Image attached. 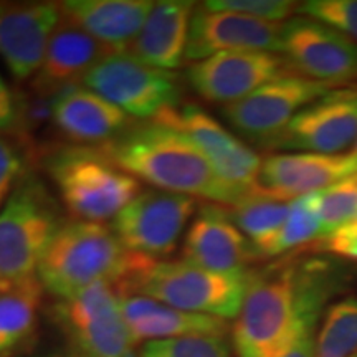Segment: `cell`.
<instances>
[{"mask_svg": "<svg viewBox=\"0 0 357 357\" xmlns=\"http://www.w3.org/2000/svg\"><path fill=\"white\" fill-rule=\"evenodd\" d=\"M118 167L153 189L231 207L243 199L229 187L202 151L184 132L158 121L132 123L113 141L98 147Z\"/></svg>", "mask_w": 357, "mask_h": 357, "instance_id": "obj_1", "label": "cell"}, {"mask_svg": "<svg viewBox=\"0 0 357 357\" xmlns=\"http://www.w3.org/2000/svg\"><path fill=\"white\" fill-rule=\"evenodd\" d=\"M287 266L252 275L248 291L235 318L234 347L238 357H280L303 321L319 312L323 283L312 273Z\"/></svg>", "mask_w": 357, "mask_h": 357, "instance_id": "obj_2", "label": "cell"}, {"mask_svg": "<svg viewBox=\"0 0 357 357\" xmlns=\"http://www.w3.org/2000/svg\"><path fill=\"white\" fill-rule=\"evenodd\" d=\"M144 260L128 252L105 223L65 222L40 261L38 280L45 291L68 300L96 283L118 288Z\"/></svg>", "mask_w": 357, "mask_h": 357, "instance_id": "obj_3", "label": "cell"}, {"mask_svg": "<svg viewBox=\"0 0 357 357\" xmlns=\"http://www.w3.org/2000/svg\"><path fill=\"white\" fill-rule=\"evenodd\" d=\"M252 273H218L181 261L144 260L118 287L119 294H142L177 310L235 319Z\"/></svg>", "mask_w": 357, "mask_h": 357, "instance_id": "obj_4", "label": "cell"}, {"mask_svg": "<svg viewBox=\"0 0 357 357\" xmlns=\"http://www.w3.org/2000/svg\"><path fill=\"white\" fill-rule=\"evenodd\" d=\"M45 167L66 211L82 222L113 220L142 187L91 146L58 147L47 155Z\"/></svg>", "mask_w": 357, "mask_h": 357, "instance_id": "obj_5", "label": "cell"}, {"mask_svg": "<svg viewBox=\"0 0 357 357\" xmlns=\"http://www.w3.org/2000/svg\"><path fill=\"white\" fill-rule=\"evenodd\" d=\"M61 225L47 187L25 174L0 208V293L38 280L40 261Z\"/></svg>", "mask_w": 357, "mask_h": 357, "instance_id": "obj_6", "label": "cell"}, {"mask_svg": "<svg viewBox=\"0 0 357 357\" xmlns=\"http://www.w3.org/2000/svg\"><path fill=\"white\" fill-rule=\"evenodd\" d=\"M82 86L108 100L129 118L151 121L178 108L181 84L176 73L141 63L128 53H109L83 78Z\"/></svg>", "mask_w": 357, "mask_h": 357, "instance_id": "obj_7", "label": "cell"}, {"mask_svg": "<svg viewBox=\"0 0 357 357\" xmlns=\"http://www.w3.org/2000/svg\"><path fill=\"white\" fill-rule=\"evenodd\" d=\"M55 314L78 357H137L114 284L96 283L60 300Z\"/></svg>", "mask_w": 357, "mask_h": 357, "instance_id": "obj_8", "label": "cell"}, {"mask_svg": "<svg viewBox=\"0 0 357 357\" xmlns=\"http://www.w3.org/2000/svg\"><path fill=\"white\" fill-rule=\"evenodd\" d=\"M195 213L194 197L146 189L113 218L111 229L128 252L159 261L176 252Z\"/></svg>", "mask_w": 357, "mask_h": 357, "instance_id": "obj_9", "label": "cell"}, {"mask_svg": "<svg viewBox=\"0 0 357 357\" xmlns=\"http://www.w3.org/2000/svg\"><path fill=\"white\" fill-rule=\"evenodd\" d=\"M336 88L339 86L291 73L266 83L243 100L223 106L222 114L243 136L271 142L303 109Z\"/></svg>", "mask_w": 357, "mask_h": 357, "instance_id": "obj_10", "label": "cell"}, {"mask_svg": "<svg viewBox=\"0 0 357 357\" xmlns=\"http://www.w3.org/2000/svg\"><path fill=\"white\" fill-rule=\"evenodd\" d=\"M151 121L184 132L202 151L217 176L242 197L257 187L263 159L202 108L194 105L171 108Z\"/></svg>", "mask_w": 357, "mask_h": 357, "instance_id": "obj_11", "label": "cell"}, {"mask_svg": "<svg viewBox=\"0 0 357 357\" xmlns=\"http://www.w3.org/2000/svg\"><path fill=\"white\" fill-rule=\"evenodd\" d=\"M281 55L296 75L314 82L339 86L357 78V43L307 17L284 22Z\"/></svg>", "mask_w": 357, "mask_h": 357, "instance_id": "obj_12", "label": "cell"}, {"mask_svg": "<svg viewBox=\"0 0 357 357\" xmlns=\"http://www.w3.org/2000/svg\"><path fill=\"white\" fill-rule=\"evenodd\" d=\"M289 71L293 70L281 53L227 52L192 63L187 79L204 100L227 106L291 75Z\"/></svg>", "mask_w": 357, "mask_h": 357, "instance_id": "obj_13", "label": "cell"}, {"mask_svg": "<svg viewBox=\"0 0 357 357\" xmlns=\"http://www.w3.org/2000/svg\"><path fill=\"white\" fill-rule=\"evenodd\" d=\"M357 141V88H336L301 111L271 141L278 151L342 154Z\"/></svg>", "mask_w": 357, "mask_h": 357, "instance_id": "obj_14", "label": "cell"}, {"mask_svg": "<svg viewBox=\"0 0 357 357\" xmlns=\"http://www.w3.org/2000/svg\"><path fill=\"white\" fill-rule=\"evenodd\" d=\"M281 47L283 24L200 6L190 20L185 60L195 63L227 52L281 53Z\"/></svg>", "mask_w": 357, "mask_h": 357, "instance_id": "obj_15", "label": "cell"}, {"mask_svg": "<svg viewBox=\"0 0 357 357\" xmlns=\"http://www.w3.org/2000/svg\"><path fill=\"white\" fill-rule=\"evenodd\" d=\"M357 174V155L283 153L263 159L253 192L291 202L303 195L318 194Z\"/></svg>", "mask_w": 357, "mask_h": 357, "instance_id": "obj_16", "label": "cell"}, {"mask_svg": "<svg viewBox=\"0 0 357 357\" xmlns=\"http://www.w3.org/2000/svg\"><path fill=\"white\" fill-rule=\"evenodd\" d=\"M60 17V3L0 2V58L17 82L35 77Z\"/></svg>", "mask_w": 357, "mask_h": 357, "instance_id": "obj_17", "label": "cell"}, {"mask_svg": "<svg viewBox=\"0 0 357 357\" xmlns=\"http://www.w3.org/2000/svg\"><path fill=\"white\" fill-rule=\"evenodd\" d=\"M253 258H258L253 245L230 212L215 204L199 208L185 231L182 260L218 273H245Z\"/></svg>", "mask_w": 357, "mask_h": 357, "instance_id": "obj_18", "label": "cell"}, {"mask_svg": "<svg viewBox=\"0 0 357 357\" xmlns=\"http://www.w3.org/2000/svg\"><path fill=\"white\" fill-rule=\"evenodd\" d=\"M109 53L114 52L65 17H60L48 40L42 65L33 77V91L53 100L66 89L79 86L89 70Z\"/></svg>", "mask_w": 357, "mask_h": 357, "instance_id": "obj_19", "label": "cell"}, {"mask_svg": "<svg viewBox=\"0 0 357 357\" xmlns=\"http://www.w3.org/2000/svg\"><path fill=\"white\" fill-rule=\"evenodd\" d=\"M52 119L70 141L91 147L116 139L134 123L124 111L82 84L53 98Z\"/></svg>", "mask_w": 357, "mask_h": 357, "instance_id": "obj_20", "label": "cell"}, {"mask_svg": "<svg viewBox=\"0 0 357 357\" xmlns=\"http://www.w3.org/2000/svg\"><path fill=\"white\" fill-rule=\"evenodd\" d=\"M151 0H68L60 13L109 50L126 53L144 26Z\"/></svg>", "mask_w": 357, "mask_h": 357, "instance_id": "obj_21", "label": "cell"}, {"mask_svg": "<svg viewBox=\"0 0 357 357\" xmlns=\"http://www.w3.org/2000/svg\"><path fill=\"white\" fill-rule=\"evenodd\" d=\"M121 310L137 346L185 336H225L229 331L225 319L177 310L142 294H121Z\"/></svg>", "mask_w": 357, "mask_h": 357, "instance_id": "obj_22", "label": "cell"}, {"mask_svg": "<svg viewBox=\"0 0 357 357\" xmlns=\"http://www.w3.org/2000/svg\"><path fill=\"white\" fill-rule=\"evenodd\" d=\"M195 3L185 0L155 2L128 55L153 68L172 71L185 60Z\"/></svg>", "mask_w": 357, "mask_h": 357, "instance_id": "obj_23", "label": "cell"}, {"mask_svg": "<svg viewBox=\"0 0 357 357\" xmlns=\"http://www.w3.org/2000/svg\"><path fill=\"white\" fill-rule=\"evenodd\" d=\"M40 280L0 293V357H15L33 341L43 301Z\"/></svg>", "mask_w": 357, "mask_h": 357, "instance_id": "obj_24", "label": "cell"}, {"mask_svg": "<svg viewBox=\"0 0 357 357\" xmlns=\"http://www.w3.org/2000/svg\"><path fill=\"white\" fill-rule=\"evenodd\" d=\"M291 202L250 192L231 205L230 217L250 240L257 253V250L270 242L281 229L291 208Z\"/></svg>", "mask_w": 357, "mask_h": 357, "instance_id": "obj_25", "label": "cell"}, {"mask_svg": "<svg viewBox=\"0 0 357 357\" xmlns=\"http://www.w3.org/2000/svg\"><path fill=\"white\" fill-rule=\"evenodd\" d=\"M321 236H323V223L316 204V194L303 195L293 200L287 220L270 242L257 250V257H280L293 248L318 242Z\"/></svg>", "mask_w": 357, "mask_h": 357, "instance_id": "obj_26", "label": "cell"}, {"mask_svg": "<svg viewBox=\"0 0 357 357\" xmlns=\"http://www.w3.org/2000/svg\"><path fill=\"white\" fill-rule=\"evenodd\" d=\"M357 354V296L334 303L326 310L316 333L314 357H352Z\"/></svg>", "mask_w": 357, "mask_h": 357, "instance_id": "obj_27", "label": "cell"}, {"mask_svg": "<svg viewBox=\"0 0 357 357\" xmlns=\"http://www.w3.org/2000/svg\"><path fill=\"white\" fill-rule=\"evenodd\" d=\"M316 204L323 223V236L357 220V174L318 192Z\"/></svg>", "mask_w": 357, "mask_h": 357, "instance_id": "obj_28", "label": "cell"}, {"mask_svg": "<svg viewBox=\"0 0 357 357\" xmlns=\"http://www.w3.org/2000/svg\"><path fill=\"white\" fill-rule=\"evenodd\" d=\"M139 357H231L227 336H185L146 342Z\"/></svg>", "mask_w": 357, "mask_h": 357, "instance_id": "obj_29", "label": "cell"}, {"mask_svg": "<svg viewBox=\"0 0 357 357\" xmlns=\"http://www.w3.org/2000/svg\"><path fill=\"white\" fill-rule=\"evenodd\" d=\"M298 13L331 26L357 43V0H310L300 3Z\"/></svg>", "mask_w": 357, "mask_h": 357, "instance_id": "obj_30", "label": "cell"}, {"mask_svg": "<svg viewBox=\"0 0 357 357\" xmlns=\"http://www.w3.org/2000/svg\"><path fill=\"white\" fill-rule=\"evenodd\" d=\"M202 6L208 10L234 12L258 20L284 24L294 12H298L300 3L291 0H211Z\"/></svg>", "mask_w": 357, "mask_h": 357, "instance_id": "obj_31", "label": "cell"}, {"mask_svg": "<svg viewBox=\"0 0 357 357\" xmlns=\"http://www.w3.org/2000/svg\"><path fill=\"white\" fill-rule=\"evenodd\" d=\"M25 174V162L20 149L0 134V208Z\"/></svg>", "mask_w": 357, "mask_h": 357, "instance_id": "obj_32", "label": "cell"}, {"mask_svg": "<svg viewBox=\"0 0 357 357\" xmlns=\"http://www.w3.org/2000/svg\"><path fill=\"white\" fill-rule=\"evenodd\" d=\"M312 250L357 263V220L319 238L312 243Z\"/></svg>", "mask_w": 357, "mask_h": 357, "instance_id": "obj_33", "label": "cell"}, {"mask_svg": "<svg viewBox=\"0 0 357 357\" xmlns=\"http://www.w3.org/2000/svg\"><path fill=\"white\" fill-rule=\"evenodd\" d=\"M319 312H312L303 321L301 328L294 334L287 349L280 357H314L316 354V326H318Z\"/></svg>", "mask_w": 357, "mask_h": 357, "instance_id": "obj_34", "label": "cell"}, {"mask_svg": "<svg viewBox=\"0 0 357 357\" xmlns=\"http://www.w3.org/2000/svg\"><path fill=\"white\" fill-rule=\"evenodd\" d=\"M20 124V105L0 75V134L7 136Z\"/></svg>", "mask_w": 357, "mask_h": 357, "instance_id": "obj_35", "label": "cell"}, {"mask_svg": "<svg viewBox=\"0 0 357 357\" xmlns=\"http://www.w3.org/2000/svg\"><path fill=\"white\" fill-rule=\"evenodd\" d=\"M352 153L357 155V141H356V144H354V149H352Z\"/></svg>", "mask_w": 357, "mask_h": 357, "instance_id": "obj_36", "label": "cell"}, {"mask_svg": "<svg viewBox=\"0 0 357 357\" xmlns=\"http://www.w3.org/2000/svg\"><path fill=\"white\" fill-rule=\"evenodd\" d=\"M352 357H357V354H356V356H352Z\"/></svg>", "mask_w": 357, "mask_h": 357, "instance_id": "obj_37", "label": "cell"}, {"mask_svg": "<svg viewBox=\"0 0 357 357\" xmlns=\"http://www.w3.org/2000/svg\"><path fill=\"white\" fill-rule=\"evenodd\" d=\"M75 357H78V356H75Z\"/></svg>", "mask_w": 357, "mask_h": 357, "instance_id": "obj_38", "label": "cell"}]
</instances>
